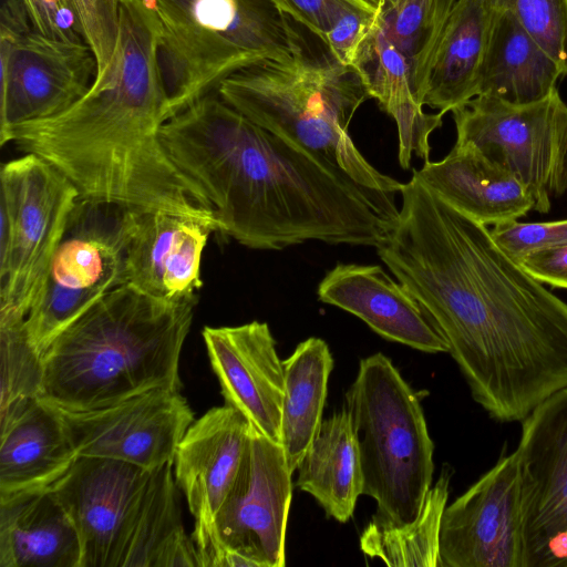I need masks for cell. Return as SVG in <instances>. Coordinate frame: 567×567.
<instances>
[{"label":"cell","instance_id":"obj_1","mask_svg":"<svg viewBox=\"0 0 567 567\" xmlns=\"http://www.w3.org/2000/svg\"><path fill=\"white\" fill-rule=\"evenodd\" d=\"M400 194L379 257L436 322L473 400L522 422L567 388V303L416 176Z\"/></svg>","mask_w":567,"mask_h":567},{"label":"cell","instance_id":"obj_2","mask_svg":"<svg viewBox=\"0 0 567 567\" xmlns=\"http://www.w3.org/2000/svg\"><path fill=\"white\" fill-rule=\"evenodd\" d=\"M161 140L205 192L218 231L252 249L308 240L377 247L399 215L392 194L341 179L216 91L168 118Z\"/></svg>","mask_w":567,"mask_h":567},{"label":"cell","instance_id":"obj_3","mask_svg":"<svg viewBox=\"0 0 567 567\" xmlns=\"http://www.w3.org/2000/svg\"><path fill=\"white\" fill-rule=\"evenodd\" d=\"M159 35L153 0H120L117 42L104 74L68 110L11 127L0 144L47 161L81 198L189 216L217 228L205 192L161 140L167 100Z\"/></svg>","mask_w":567,"mask_h":567},{"label":"cell","instance_id":"obj_4","mask_svg":"<svg viewBox=\"0 0 567 567\" xmlns=\"http://www.w3.org/2000/svg\"><path fill=\"white\" fill-rule=\"evenodd\" d=\"M196 305L197 296L163 301L130 285L109 291L42 353L40 399L85 411L158 388L181 390Z\"/></svg>","mask_w":567,"mask_h":567},{"label":"cell","instance_id":"obj_5","mask_svg":"<svg viewBox=\"0 0 567 567\" xmlns=\"http://www.w3.org/2000/svg\"><path fill=\"white\" fill-rule=\"evenodd\" d=\"M216 92L252 122L295 144L341 179L396 194L403 184L382 174L352 141L349 125L369 99L359 73L322 42L313 49L293 27L292 56L244 69Z\"/></svg>","mask_w":567,"mask_h":567},{"label":"cell","instance_id":"obj_6","mask_svg":"<svg viewBox=\"0 0 567 567\" xmlns=\"http://www.w3.org/2000/svg\"><path fill=\"white\" fill-rule=\"evenodd\" d=\"M166 121L233 74L292 56L293 24L272 0H153Z\"/></svg>","mask_w":567,"mask_h":567},{"label":"cell","instance_id":"obj_7","mask_svg":"<svg viewBox=\"0 0 567 567\" xmlns=\"http://www.w3.org/2000/svg\"><path fill=\"white\" fill-rule=\"evenodd\" d=\"M344 400L360 453L362 495L377 503L372 518L392 525L413 522L434 472V444L419 398L378 352L360 361Z\"/></svg>","mask_w":567,"mask_h":567},{"label":"cell","instance_id":"obj_8","mask_svg":"<svg viewBox=\"0 0 567 567\" xmlns=\"http://www.w3.org/2000/svg\"><path fill=\"white\" fill-rule=\"evenodd\" d=\"M0 183V318L25 320L44 292L80 194L34 154L4 163Z\"/></svg>","mask_w":567,"mask_h":567},{"label":"cell","instance_id":"obj_9","mask_svg":"<svg viewBox=\"0 0 567 567\" xmlns=\"http://www.w3.org/2000/svg\"><path fill=\"white\" fill-rule=\"evenodd\" d=\"M140 213L79 197L54 254L44 292L24 322L29 341L40 355L104 295L125 285L126 252Z\"/></svg>","mask_w":567,"mask_h":567},{"label":"cell","instance_id":"obj_10","mask_svg":"<svg viewBox=\"0 0 567 567\" xmlns=\"http://www.w3.org/2000/svg\"><path fill=\"white\" fill-rule=\"evenodd\" d=\"M456 143H471L529 190L534 209L548 213L567 193V104L558 89L527 104L477 95L452 111Z\"/></svg>","mask_w":567,"mask_h":567},{"label":"cell","instance_id":"obj_11","mask_svg":"<svg viewBox=\"0 0 567 567\" xmlns=\"http://www.w3.org/2000/svg\"><path fill=\"white\" fill-rule=\"evenodd\" d=\"M0 138L16 125L68 110L97 73L89 44L39 32L21 0H6L0 10Z\"/></svg>","mask_w":567,"mask_h":567},{"label":"cell","instance_id":"obj_12","mask_svg":"<svg viewBox=\"0 0 567 567\" xmlns=\"http://www.w3.org/2000/svg\"><path fill=\"white\" fill-rule=\"evenodd\" d=\"M514 453L522 567H567V388L522 421Z\"/></svg>","mask_w":567,"mask_h":567},{"label":"cell","instance_id":"obj_13","mask_svg":"<svg viewBox=\"0 0 567 567\" xmlns=\"http://www.w3.org/2000/svg\"><path fill=\"white\" fill-rule=\"evenodd\" d=\"M58 410L79 456L123 461L150 471L174 463L177 446L194 421L181 390L171 388L99 409Z\"/></svg>","mask_w":567,"mask_h":567},{"label":"cell","instance_id":"obj_14","mask_svg":"<svg viewBox=\"0 0 567 567\" xmlns=\"http://www.w3.org/2000/svg\"><path fill=\"white\" fill-rule=\"evenodd\" d=\"M291 475L282 446L251 425L238 473L216 519L223 551L237 553L254 567L286 565Z\"/></svg>","mask_w":567,"mask_h":567},{"label":"cell","instance_id":"obj_15","mask_svg":"<svg viewBox=\"0 0 567 567\" xmlns=\"http://www.w3.org/2000/svg\"><path fill=\"white\" fill-rule=\"evenodd\" d=\"M153 472L123 461L79 456L50 489L76 529L80 567H121Z\"/></svg>","mask_w":567,"mask_h":567},{"label":"cell","instance_id":"obj_16","mask_svg":"<svg viewBox=\"0 0 567 567\" xmlns=\"http://www.w3.org/2000/svg\"><path fill=\"white\" fill-rule=\"evenodd\" d=\"M251 424L225 404L193 421L174 457V477L194 517L192 539L199 567H219L220 547L216 519L236 478Z\"/></svg>","mask_w":567,"mask_h":567},{"label":"cell","instance_id":"obj_17","mask_svg":"<svg viewBox=\"0 0 567 567\" xmlns=\"http://www.w3.org/2000/svg\"><path fill=\"white\" fill-rule=\"evenodd\" d=\"M446 505L440 532V567H522L519 489L515 453Z\"/></svg>","mask_w":567,"mask_h":567},{"label":"cell","instance_id":"obj_18","mask_svg":"<svg viewBox=\"0 0 567 567\" xmlns=\"http://www.w3.org/2000/svg\"><path fill=\"white\" fill-rule=\"evenodd\" d=\"M212 369L225 404L266 437L279 443L285 370L266 322L203 329Z\"/></svg>","mask_w":567,"mask_h":567},{"label":"cell","instance_id":"obj_19","mask_svg":"<svg viewBox=\"0 0 567 567\" xmlns=\"http://www.w3.org/2000/svg\"><path fill=\"white\" fill-rule=\"evenodd\" d=\"M317 293L320 301L354 315L384 339L426 353L450 351L430 312L379 265L338 264Z\"/></svg>","mask_w":567,"mask_h":567},{"label":"cell","instance_id":"obj_20","mask_svg":"<svg viewBox=\"0 0 567 567\" xmlns=\"http://www.w3.org/2000/svg\"><path fill=\"white\" fill-rule=\"evenodd\" d=\"M216 227L167 212H142L126 252L125 285L163 301L196 297L200 262Z\"/></svg>","mask_w":567,"mask_h":567},{"label":"cell","instance_id":"obj_21","mask_svg":"<svg viewBox=\"0 0 567 567\" xmlns=\"http://www.w3.org/2000/svg\"><path fill=\"white\" fill-rule=\"evenodd\" d=\"M0 416V499L50 491L79 457L59 410L35 398Z\"/></svg>","mask_w":567,"mask_h":567},{"label":"cell","instance_id":"obj_22","mask_svg":"<svg viewBox=\"0 0 567 567\" xmlns=\"http://www.w3.org/2000/svg\"><path fill=\"white\" fill-rule=\"evenodd\" d=\"M413 175L453 208L485 226L516 220L534 209L527 187L471 143H455L443 159L425 162Z\"/></svg>","mask_w":567,"mask_h":567},{"label":"cell","instance_id":"obj_23","mask_svg":"<svg viewBox=\"0 0 567 567\" xmlns=\"http://www.w3.org/2000/svg\"><path fill=\"white\" fill-rule=\"evenodd\" d=\"M352 68L359 73L369 97L396 122L399 162L409 168L414 153L430 158V135L442 125L443 113H425L414 94L409 61L384 32L379 17L362 41Z\"/></svg>","mask_w":567,"mask_h":567},{"label":"cell","instance_id":"obj_24","mask_svg":"<svg viewBox=\"0 0 567 567\" xmlns=\"http://www.w3.org/2000/svg\"><path fill=\"white\" fill-rule=\"evenodd\" d=\"M497 12L489 0H456L429 66L423 105L445 114L477 95Z\"/></svg>","mask_w":567,"mask_h":567},{"label":"cell","instance_id":"obj_25","mask_svg":"<svg viewBox=\"0 0 567 567\" xmlns=\"http://www.w3.org/2000/svg\"><path fill=\"white\" fill-rule=\"evenodd\" d=\"M76 529L51 491L0 499V567H80Z\"/></svg>","mask_w":567,"mask_h":567},{"label":"cell","instance_id":"obj_26","mask_svg":"<svg viewBox=\"0 0 567 567\" xmlns=\"http://www.w3.org/2000/svg\"><path fill=\"white\" fill-rule=\"evenodd\" d=\"M556 61L509 11L496 14L478 79L477 95L527 104L557 90ZM476 95V96H477Z\"/></svg>","mask_w":567,"mask_h":567},{"label":"cell","instance_id":"obj_27","mask_svg":"<svg viewBox=\"0 0 567 567\" xmlns=\"http://www.w3.org/2000/svg\"><path fill=\"white\" fill-rule=\"evenodd\" d=\"M297 471V486L315 497L328 517L340 523L352 517L362 495L363 475L346 408L322 420Z\"/></svg>","mask_w":567,"mask_h":567},{"label":"cell","instance_id":"obj_28","mask_svg":"<svg viewBox=\"0 0 567 567\" xmlns=\"http://www.w3.org/2000/svg\"><path fill=\"white\" fill-rule=\"evenodd\" d=\"M198 566L184 529L173 463L154 470L131 527L121 567Z\"/></svg>","mask_w":567,"mask_h":567},{"label":"cell","instance_id":"obj_29","mask_svg":"<svg viewBox=\"0 0 567 567\" xmlns=\"http://www.w3.org/2000/svg\"><path fill=\"white\" fill-rule=\"evenodd\" d=\"M333 358L327 342L311 337L284 360L285 396L279 444L293 473L322 422Z\"/></svg>","mask_w":567,"mask_h":567},{"label":"cell","instance_id":"obj_30","mask_svg":"<svg viewBox=\"0 0 567 567\" xmlns=\"http://www.w3.org/2000/svg\"><path fill=\"white\" fill-rule=\"evenodd\" d=\"M452 474L444 464L413 522L392 525L372 518L361 534V550L390 567H440L441 523Z\"/></svg>","mask_w":567,"mask_h":567},{"label":"cell","instance_id":"obj_31","mask_svg":"<svg viewBox=\"0 0 567 567\" xmlns=\"http://www.w3.org/2000/svg\"><path fill=\"white\" fill-rule=\"evenodd\" d=\"M277 9L320 39L342 64L352 66L379 12L362 0H272Z\"/></svg>","mask_w":567,"mask_h":567},{"label":"cell","instance_id":"obj_32","mask_svg":"<svg viewBox=\"0 0 567 567\" xmlns=\"http://www.w3.org/2000/svg\"><path fill=\"white\" fill-rule=\"evenodd\" d=\"M455 2L400 0L379 14L384 32L409 61L414 94L421 105L431 60Z\"/></svg>","mask_w":567,"mask_h":567},{"label":"cell","instance_id":"obj_33","mask_svg":"<svg viewBox=\"0 0 567 567\" xmlns=\"http://www.w3.org/2000/svg\"><path fill=\"white\" fill-rule=\"evenodd\" d=\"M24 322L19 319H0V415L40 398L41 355L31 346Z\"/></svg>","mask_w":567,"mask_h":567},{"label":"cell","instance_id":"obj_34","mask_svg":"<svg viewBox=\"0 0 567 567\" xmlns=\"http://www.w3.org/2000/svg\"><path fill=\"white\" fill-rule=\"evenodd\" d=\"M509 11L567 75V0H489Z\"/></svg>","mask_w":567,"mask_h":567},{"label":"cell","instance_id":"obj_35","mask_svg":"<svg viewBox=\"0 0 567 567\" xmlns=\"http://www.w3.org/2000/svg\"><path fill=\"white\" fill-rule=\"evenodd\" d=\"M86 44L97 60L96 78L111 64L118 37L120 0H71Z\"/></svg>","mask_w":567,"mask_h":567},{"label":"cell","instance_id":"obj_36","mask_svg":"<svg viewBox=\"0 0 567 567\" xmlns=\"http://www.w3.org/2000/svg\"><path fill=\"white\" fill-rule=\"evenodd\" d=\"M489 231L499 248L516 262L535 251L567 245V218L537 223L516 219L494 225Z\"/></svg>","mask_w":567,"mask_h":567},{"label":"cell","instance_id":"obj_37","mask_svg":"<svg viewBox=\"0 0 567 567\" xmlns=\"http://www.w3.org/2000/svg\"><path fill=\"white\" fill-rule=\"evenodd\" d=\"M21 1L28 11L33 28L39 32L66 41H84L71 0Z\"/></svg>","mask_w":567,"mask_h":567},{"label":"cell","instance_id":"obj_38","mask_svg":"<svg viewBox=\"0 0 567 567\" xmlns=\"http://www.w3.org/2000/svg\"><path fill=\"white\" fill-rule=\"evenodd\" d=\"M517 264L539 282L567 290V245L535 251Z\"/></svg>","mask_w":567,"mask_h":567},{"label":"cell","instance_id":"obj_39","mask_svg":"<svg viewBox=\"0 0 567 567\" xmlns=\"http://www.w3.org/2000/svg\"><path fill=\"white\" fill-rule=\"evenodd\" d=\"M365 4H368L370 8L375 10L377 12L381 13L383 8V1L382 0H362Z\"/></svg>","mask_w":567,"mask_h":567},{"label":"cell","instance_id":"obj_40","mask_svg":"<svg viewBox=\"0 0 567 567\" xmlns=\"http://www.w3.org/2000/svg\"><path fill=\"white\" fill-rule=\"evenodd\" d=\"M383 1V8L382 11L388 10L392 4L394 0H382ZM381 11V12H382Z\"/></svg>","mask_w":567,"mask_h":567}]
</instances>
